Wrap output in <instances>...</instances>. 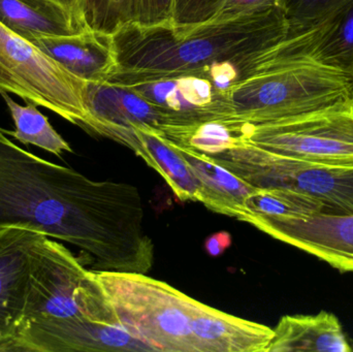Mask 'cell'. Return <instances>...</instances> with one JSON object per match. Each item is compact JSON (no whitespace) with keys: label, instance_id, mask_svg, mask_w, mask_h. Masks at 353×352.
Returning <instances> with one entry per match:
<instances>
[{"label":"cell","instance_id":"cell-1","mask_svg":"<svg viewBox=\"0 0 353 352\" xmlns=\"http://www.w3.org/2000/svg\"><path fill=\"white\" fill-rule=\"evenodd\" d=\"M136 186L94 181L17 146L0 128V229L39 231L81 250L93 272L147 274L154 245Z\"/></svg>","mask_w":353,"mask_h":352},{"label":"cell","instance_id":"cell-2","mask_svg":"<svg viewBox=\"0 0 353 352\" xmlns=\"http://www.w3.org/2000/svg\"><path fill=\"white\" fill-rule=\"evenodd\" d=\"M288 31L281 6L189 27L128 23L111 34L116 65L107 82L134 86L178 76L205 78L211 66L265 51Z\"/></svg>","mask_w":353,"mask_h":352},{"label":"cell","instance_id":"cell-3","mask_svg":"<svg viewBox=\"0 0 353 352\" xmlns=\"http://www.w3.org/2000/svg\"><path fill=\"white\" fill-rule=\"evenodd\" d=\"M116 322L151 351L197 352L193 320L201 302L141 273L95 272Z\"/></svg>","mask_w":353,"mask_h":352},{"label":"cell","instance_id":"cell-4","mask_svg":"<svg viewBox=\"0 0 353 352\" xmlns=\"http://www.w3.org/2000/svg\"><path fill=\"white\" fill-rule=\"evenodd\" d=\"M353 80L329 68L301 63L249 76L228 91V121L259 126L350 101Z\"/></svg>","mask_w":353,"mask_h":352},{"label":"cell","instance_id":"cell-5","mask_svg":"<svg viewBox=\"0 0 353 352\" xmlns=\"http://www.w3.org/2000/svg\"><path fill=\"white\" fill-rule=\"evenodd\" d=\"M74 318L117 322L95 272L68 247L45 236L33 253L21 326L32 320Z\"/></svg>","mask_w":353,"mask_h":352},{"label":"cell","instance_id":"cell-6","mask_svg":"<svg viewBox=\"0 0 353 352\" xmlns=\"http://www.w3.org/2000/svg\"><path fill=\"white\" fill-rule=\"evenodd\" d=\"M209 156L253 187L298 190L321 200L323 213L353 214V165L302 161L243 138L232 148Z\"/></svg>","mask_w":353,"mask_h":352},{"label":"cell","instance_id":"cell-7","mask_svg":"<svg viewBox=\"0 0 353 352\" xmlns=\"http://www.w3.org/2000/svg\"><path fill=\"white\" fill-rule=\"evenodd\" d=\"M86 83L0 23V92L14 93L83 128Z\"/></svg>","mask_w":353,"mask_h":352},{"label":"cell","instance_id":"cell-8","mask_svg":"<svg viewBox=\"0 0 353 352\" xmlns=\"http://www.w3.org/2000/svg\"><path fill=\"white\" fill-rule=\"evenodd\" d=\"M350 103L265 125L238 123L239 130L243 140L278 154L311 163L353 165V110Z\"/></svg>","mask_w":353,"mask_h":352},{"label":"cell","instance_id":"cell-9","mask_svg":"<svg viewBox=\"0 0 353 352\" xmlns=\"http://www.w3.org/2000/svg\"><path fill=\"white\" fill-rule=\"evenodd\" d=\"M301 63H313L353 80V0L303 27L250 60L249 76Z\"/></svg>","mask_w":353,"mask_h":352},{"label":"cell","instance_id":"cell-10","mask_svg":"<svg viewBox=\"0 0 353 352\" xmlns=\"http://www.w3.org/2000/svg\"><path fill=\"white\" fill-rule=\"evenodd\" d=\"M2 351L152 352L118 322L86 318L25 322Z\"/></svg>","mask_w":353,"mask_h":352},{"label":"cell","instance_id":"cell-11","mask_svg":"<svg viewBox=\"0 0 353 352\" xmlns=\"http://www.w3.org/2000/svg\"><path fill=\"white\" fill-rule=\"evenodd\" d=\"M251 225L340 272L353 273V214L319 213L301 220H255Z\"/></svg>","mask_w":353,"mask_h":352},{"label":"cell","instance_id":"cell-12","mask_svg":"<svg viewBox=\"0 0 353 352\" xmlns=\"http://www.w3.org/2000/svg\"><path fill=\"white\" fill-rule=\"evenodd\" d=\"M128 87L170 114L174 126L228 120L232 116L226 92L201 76H173Z\"/></svg>","mask_w":353,"mask_h":352},{"label":"cell","instance_id":"cell-13","mask_svg":"<svg viewBox=\"0 0 353 352\" xmlns=\"http://www.w3.org/2000/svg\"><path fill=\"white\" fill-rule=\"evenodd\" d=\"M85 130L103 136L115 128H149L163 134L175 125L173 118L134 89L109 82H87Z\"/></svg>","mask_w":353,"mask_h":352},{"label":"cell","instance_id":"cell-14","mask_svg":"<svg viewBox=\"0 0 353 352\" xmlns=\"http://www.w3.org/2000/svg\"><path fill=\"white\" fill-rule=\"evenodd\" d=\"M46 235L33 229H0V351L22 324L33 253Z\"/></svg>","mask_w":353,"mask_h":352},{"label":"cell","instance_id":"cell-15","mask_svg":"<svg viewBox=\"0 0 353 352\" xmlns=\"http://www.w3.org/2000/svg\"><path fill=\"white\" fill-rule=\"evenodd\" d=\"M31 43L85 82H107L115 68L112 37L105 33L84 29L74 34L37 37Z\"/></svg>","mask_w":353,"mask_h":352},{"label":"cell","instance_id":"cell-16","mask_svg":"<svg viewBox=\"0 0 353 352\" xmlns=\"http://www.w3.org/2000/svg\"><path fill=\"white\" fill-rule=\"evenodd\" d=\"M140 156L167 182L181 202H199V187L176 145L149 128H116L103 134Z\"/></svg>","mask_w":353,"mask_h":352},{"label":"cell","instance_id":"cell-17","mask_svg":"<svg viewBox=\"0 0 353 352\" xmlns=\"http://www.w3.org/2000/svg\"><path fill=\"white\" fill-rule=\"evenodd\" d=\"M192 334L197 352H267L274 330L201 303Z\"/></svg>","mask_w":353,"mask_h":352},{"label":"cell","instance_id":"cell-18","mask_svg":"<svg viewBox=\"0 0 353 352\" xmlns=\"http://www.w3.org/2000/svg\"><path fill=\"white\" fill-rule=\"evenodd\" d=\"M174 144L196 181L199 203L213 212L242 221L246 215L247 198L254 187L230 173L209 155L188 146Z\"/></svg>","mask_w":353,"mask_h":352},{"label":"cell","instance_id":"cell-19","mask_svg":"<svg viewBox=\"0 0 353 352\" xmlns=\"http://www.w3.org/2000/svg\"><path fill=\"white\" fill-rule=\"evenodd\" d=\"M267 352H352V347L335 314L286 315L278 322Z\"/></svg>","mask_w":353,"mask_h":352},{"label":"cell","instance_id":"cell-20","mask_svg":"<svg viewBox=\"0 0 353 352\" xmlns=\"http://www.w3.org/2000/svg\"><path fill=\"white\" fill-rule=\"evenodd\" d=\"M0 23L28 41L84 30L68 10L53 0H0Z\"/></svg>","mask_w":353,"mask_h":352},{"label":"cell","instance_id":"cell-21","mask_svg":"<svg viewBox=\"0 0 353 352\" xmlns=\"http://www.w3.org/2000/svg\"><path fill=\"white\" fill-rule=\"evenodd\" d=\"M321 200L298 190L282 187L253 188L246 200L243 222L255 220H301L323 213Z\"/></svg>","mask_w":353,"mask_h":352},{"label":"cell","instance_id":"cell-22","mask_svg":"<svg viewBox=\"0 0 353 352\" xmlns=\"http://www.w3.org/2000/svg\"><path fill=\"white\" fill-rule=\"evenodd\" d=\"M10 112L14 124V132L3 130L8 136L24 145H32L56 156L64 152H72V147L54 130L48 118L37 110L33 103L19 105L10 99L8 92H0Z\"/></svg>","mask_w":353,"mask_h":352},{"label":"cell","instance_id":"cell-23","mask_svg":"<svg viewBox=\"0 0 353 352\" xmlns=\"http://www.w3.org/2000/svg\"><path fill=\"white\" fill-rule=\"evenodd\" d=\"M134 0H80L79 17L91 30L112 34L132 21Z\"/></svg>","mask_w":353,"mask_h":352},{"label":"cell","instance_id":"cell-24","mask_svg":"<svg viewBox=\"0 0 353 352\" xmlns=\"http://www.w3.org/2000/svg\"><path fill=\"white\" fill-rule=\"evenodd\" d=\"M350 0H282L290 27H303L325 17Z\"/></svg>","mask_w":353,"mask_h":352},{"label":"cell","instance_id":"cell-25","mask_svg":"<svg viewBox=\"0 0 353 352\" xmlns=\"http://www.w3.org/2000/svg\"><path fill=\"white\" fill-rule=\"evenodd\" d=\"M225 0H174L173 24L194 26L215 18Z\"/></svg>","mask_w":353,"mask_h":352},{"label":"cell","instance_id":"cell-26","mask_svg":"<svg viewBox=\"0 0 353 352\" xmlns=\"http://www.w3.org/2000/svg\"><path fill=\"white\" fill-rule=\"evenodd\" d=\"M174 0H134L132 22L149 27L173 22Z\"/></svg>","mask_w":353,"mask_h":352},{"label":"cell","instance_id":"cell-27","mask_svg":"<svg viewBox=\"0 0 353 352\" xmlns=\"http://www.w3.org/2000/svg\"><path fill=\"white\" fill-rule=\"evenodd\" d=\"M281 6L282 0H225L216 14V20H228L265 8ZM213 19V20H214Z\"/></svg>","mask_w":353,"mask_h":352},{"label":"cell","instance_id":"cell-28","mask_svg":"<svg viewBox=\"0 0 353 352\" xmlns=\"http://www.w3.org/2000/svg\"><path fill=\"white\" fill-rule=\"evenodd\" d=\"M232 245V236L228 231H218L209 236L205 242V249L209 256H219Z\"/></svg>","mask_w":353,"mask_h":352},{"label":"cell","instance_id":"cell-29","mask_svg":"<svg viewBox=\"0 0 353 352\" xmlns=\"http://www.w3.org/2000/svg\"><path fill=\"white\" fill-rule=\"evenodd\" d=\"M53 1H55L56 3L60 4V6H63L65 10H68V12L76 18L79 24L81 25L80 21H79V6H80V0H53ZM81 26H82V25H81ZM83 28H84V27H83Z\"/></svg>","mask_w":353,"mask_h":352},{"label":"cell","instance_id":"cell-30","mask_svg":"<svg viewBox=\"0 0 353 352\" xmlns=\"http://www.w3.org/2000/svg\"><path fill=\"white\" fill-rule=\"evenodd\" d=\"M350 107H352V109L353 110V91H352V97H350Z\"/></svg>","mask_w":353,"mask_h":352},{"label":"cell","instance_id":"cell-31","mask_svg":"<svg viewBox=\"0 0 353 352\" xmlns=\"http://www.w3.org/2000/svg\"><path fill=\"white\" fill-rule=\"evenodd\" d=\"M352 351H353V347H352Z\"/></svg>","mask_w":353,"mask_h":352}]
</instances>
